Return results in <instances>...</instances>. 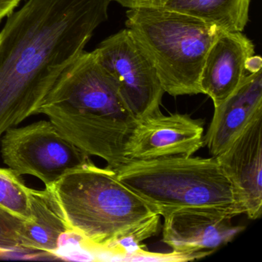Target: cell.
<instances>
[{
  "label": "cell",
  "mask_w": 262,
  "mask_h": 262,
  "mask_svg": "<svg viewBox=\"0 0 262 262\" xmlns=\"http://www.w3.org/2000/svg\"><path fill=\"white\" fill-rule=\"evenodd\" d=\"M113 0H28L0 31V138L36 114Z\"/></svg>",
  "instance_id": "1"
},
{
  "label": "cell",
  "mask_w": 262,
  "mask_h": 262,
  "mask_svg": "<svg viewBox=\"0 0 262 262\" xmlns=\"http://www.w3.org/2000/svg\"><path fill=\"white\" fill-rule=\"evenodd\" d=\"M38 112L108 168L116 169L128 162L125 145L138 120L94 51L84 50L63 70Z\"/></svg>",
  "instance_id": "2"
},
{
  "label": "cell",
  "mask_w": 262,
  "mask_h": 262,
  "mask_svg": "<svg viewBox=\"0 0 262 262\" xmlns=\"http://www.w3.org/2000/svg\"><path fill=\"white\" fill-rule=\"evenodd\" d=\"M47 188L69 229L83 239L90 253L107 254L125 236L160 228V214L120 182L115 170L91 160Z\"/></svg>",
  "instance_id": "3"
},
{
  "label": "cell",
  "mask_w": 262,
  "mask_h": 262,
  "mask_svg": "<svg viewBox=\"0 0 262 262\" xmlns=\"http://www.w3.org/2000/svg\"><path fill=\"white\" fill-rule=\"evenodd\" d=\"M118 179L164 217L198 208L245 214L237 192L214 156H172L129 160L116 170Z\"/></svg>",
  "instance_id": "4"
},
{
  "label": "cell",
  "mask_w": 262,
  "mask_h": 262,
  "mask_svg": "<svg viewBox=\"0 0 262 262\" xmlns=\"http://www.w3.org/2000/svg\"><path fill=\"white\" fill-rule=\"evenodd\" d=\"M125 26L156 68L165 93L172 96L202 94L205 59L224 30L194 16L145 7L128 9Z\"/></svg>",
  "instance_id": "5"
},
{
  "label": "cell",
  "mask_w": 262,
  "mask_h": 262,
  "mask_svg": "<svg viewBox=\"0 0 262 262\" xmlns=\"http://www.w3.org/2000/svg\"><path fill=\"white\" fill-rule=\"evenodd\" d=\"M4 163L18 176L30 174L46 188L91 160L49 119L9 128L1 139Z\"/></svg>",
  "instance_id": "6"
},
{
  "label": "cell",
  "mask_w": 262,
  "mask_h": 262,
  "mask_svg": "<svg viewBox=\"0 0 262 262\" xmlns=\"http://www.w3.org/2000/svg\"><path fill=\"white\" fill-rule=\"evenodd\" d=\"M94 53L137 120L160 113L165 93L157 71L127 29L104 39Z\"/></svg>",
  "instance_id": "7"
},
{
  "label": "cell",
  "mask_w": 262,
  "mask_h": 262,
  "mask_svg": "<svg viewBox=\"0 0 262 262\" xmlns=\"http://www.w3.org/2000/svg\"><path fill=\"white\" fill-rule=\"evenodd\" d=\"M201 120L188 115L158 113L136 122L125 148L128 160L192 156L204 145Z\"/></svg>",
  "instance_id": "8"
},
{
  "label": "cell",
  "mask_w": 262,
  "mask_h": 262,
  "mask_svg": "<svg viewBox=\"0 0 262 262\" xmlns=\"http://www.w3.org/2000/svg\"><path fill=\"white\" fill-rule=\"evenodd\" d=\"M163 217L162 242L173 252L198 259L229 243L245 229L231 222L233 216L212 210H178Z\"/></svg>",
  "instance_id": "9"
},
{
  "label": "cell",
  "mask_w": 262,
  "mask_h": 262,
  "mask_svg": "<svg viewBox=\"0 0 262 262\" xmlns=\"http://www.w3.org/2000/svg\"><path fill=\"white\" fill-rule=\"evenodd\" d=\"M215 158L232 183L245 214L258 219L262 213V115Z\"/></svg>",
  "instance_id": "10"
},
{
  "label": "cell",
  "mask_w": 262,
  "mask_h": 262,
  "mask_svg": "<svg viewBox=\"0 0 262 262\" xmlns=\"http://www.w3.org/2000/svg\"><path fill=\"white\" fill-rule=\"evenodd\" d=\"M254 55V43L242 32L222 30L204 63L200 79L202 94L209 96L214 106L222 103L248 75L245 63Z\"/></svg>",
  "instance_id": "11"
},
{
  "label": "cell",
  "mask_w": 262,
  "mask_h": 262,
  "mask_svg": "<svg viewBox=\"0 0 262 262\" xmlns=\"http://www.w3.org/2000/svg\"><path fill=\"white\" fill-rule=\"evenodd\" d=\"M262 115V70L248 73L235 91L214 106L204 145L211 156H219L251 123Z\"/></svg>",
  "instance_id": "12"
},
{
  "label": "cell",
  "mask_w": 262,
  "mask_h": 262,
  "mask_svg": "<svg viewBox=\"0 0 262 262\" xmlns=\"http://www.w3.org/2000/svg\"><path fill=\"white\" fill-rule=\"evenodd\" d=\"M128 9L176 12L214 23L225 31L243 32L249 20L251 0H113Z\"/></svg>",
  "instance_id": "13"
},
{
  "label": "cell",
  "mask_w": 262,
  "mask_h": 262,
  "mask_svg": "<svg viewBox=\"0 0 262 262\" xmlns=\"http://www.w3.org/2000/svg\"><path fill=\"white\" fill-rule=\"evenodd\" d=\"M32 220L26 222L23 234L24 251L57 254L66 234L71 232L49 188H30Z\"/></svg>",
  "instance_id": "14"
},
{
  "label": "cell",
  "mask_w": 262,
  "mask_h": 262,
  "mask_svg": "<svg viewBox=\"0 0 262 262\" xmlns=\"http://www.w3.org/2000/svg\"><path fill=\"white\" fill-rule=\"evenodd\" d=\"M30 188L13 170L0 168V205L27 222L32 220Z\"/></svg>",
  "instance_id": "15"
},
{
  "label": "cell",
  "mask_w": 262,
  "mask_h": 262,
  "mask_svg": "<svg viewBox=\"0 0 262 262\" xmlns=\"http://www.w3.org/2000/svg\"><path fill=\"white\" fill-rule=\"evenodd\" d=\"M26 222L0 205V253L24 251L22 239Z\"/></svg>",
  "instance_id": "16"
},
{
  "label": "cell",
  "mask_w": 262,
  "mask_h": 262,
  "mask_svg": "<svg viewBox=\"0 0 262 262\" xmlns=\"http://www.w3.org/2000/svg\"><path fill=\"white\" fill-rule=\"evenodd\" d=\"M198 259L194 256L185 255L178 254L176 252L171 253H153L148 252L144 249H140L135 254L125 257L124 260L132 261H188Z\"/></svg>",
  "instance_id": "17"
},
{
  "label": "cell",
  "mask_w": 262,
  "mask_h": 262,
  "mask_svg": "<svg viewBox=\"0 0 262 262\" xmlns=\"http://www.w3.org/2000/svg\"><path fill=\"white\" fill-rule=\"evenodd\" d=\"M24 0H0V22L10 16Z\"/></svg>",
  "instance_id": "18"
},
{
  "label": "cell",
  "mask_w": 262,
  "mask_h": 262,
  "mask_svg": "<svg viewBox=\"0 0 262 262\" xmlns=\"http://www.w3.org/2000/svg\"><path fill=\"white\" fill-rule=\"evenodd\" d=\"M245 70L248 73H254L262 70V59L260 56H251L245 63Z\"/></svg>",
  "instance_id": "19"
}]
</instances>
